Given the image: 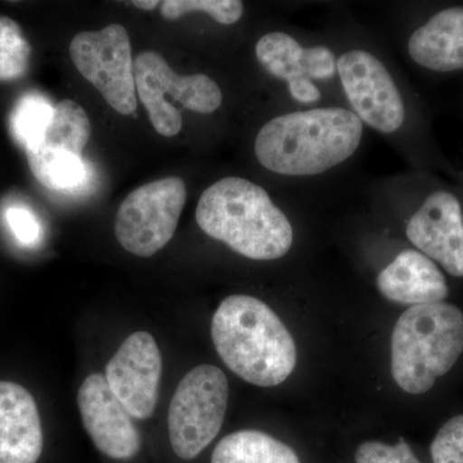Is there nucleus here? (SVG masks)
Wrapping results in <instances>:
<instances>
[{"instance_id":"nucleus-12","label":"nucleus","mask_w":463,"mask_h":463,"mask_svg":"<svg viewBox=\"0 0 463 463\" xmlns=\"http://www.w3.org/2000/svg\"><path fill=\"white\" fill-rule=\"evenodd\" d=\"M408 240L450 276L463 277L461 203L446 191L431 194L407 224Z\"/></svg>"},{"instance_id":"nucleus-14","label":"nucleus","mask_w":463,"mask_h":463,"mask_svg":"<svg viewBox=\"0 0 463 463\" xmlns=\"http://www.w3.org/2000/svg\"><path fill=\"white\" fill-rule=\"evenodd\" d=\"M380 294L392 303L425 306L443 303L449 288L447 279L430 258L416 250H405L377 277Z\"/></svg>"},{"instance_id":"nucleus-13","label":"nucleus","mask_w":463,"mask_h":463,"mask_svg":"<svg viewBox=\"0 0 463 463\" xmlns=\"http://www.w3.org/2000/svg\"><path fill=\"white\" fill-rule=\"evenodd\" d=\"M44 435L38 405L24 386L0 381V463H38Z\"/></svg>"},{"instance_id":"nucleus-19","label":"nucleus","mask_w":463,"mask_h":463,"mask_svg":"<svg viewBox=\"0 0 463 463\" xmlns=\"http://www.w3.org/2000/svg\"><path fill=\"white\" fill-rule=\"evenodd\" d=\"M90 132V121L85 109L74 100L63 99L54 106L50 127L42 143L83 156Z\"/></svg>"},{"instance_id":"nucleus-21","label":"nucleus","mask_w":463,"mask_h":463,"mask_svg":"<svg viewBox=\"0 0 463 463\" xmlns=\"http://www.w3.org/2000/svg\"><path fill=\"white\" fill-rule=\"evenodd\" d=\"M32 47L12 18L0 17V81L17 80L29 67Z\"/></svg>"},{"instance_id":"nucleus-26","label":"nucleus","mask_w":463,"mask_h":463,"mask_svg":"<svg viewBox=\"0 0 463 463\" xmlns=\"http://www.w3.org/2000/svg\"><path fill=\"white\" fill-rule=\"evenodd\" d=\"M289 94L292 99L300 103H315L321 99V91L313 84V81L307 78L297 79V80L289 81Z\"/></svg>"},{"instance_id":"nucleus-18","label":"nucleus","mask_w":463,"mask_h":463,"mask_svg":"<svg viewBox=\"0 0 463 463\" xmlns=\"http://www.w3.org/2000/svg\"><path fill=\"white\" fill-rule=\"evenodd\" d=\"M26 155L33 175L48 190H78L87 182L88 167L80 155L44 143L27 149Z\"/></svg>"},{"instance_id":"nucleus-25","label":"nucleus","mask_w":463,"mask_h":463,"mask_svg":"<svg viewBox=\"0 0 463 463\" xmlns=\"http://www.w3.org/2000/svg\"><path fill=\"white\" fill-rule=\"evenodd\" d=\"M5 219L18 242L25 246H35L39 243L42 239V225L32 210L23 206L11 207Z\"/></svg>"},{"instance_id":"nucleus-24","label":"nucleus","mask_w":463,"mask_h":463,"mask_svg":"<svg viewBox=\"0 0 463 463\" xmlns=\"http://www.w3.org/2000/svg\"><path fill=\"white\" fill-rule=\"evenodd\" d=\"M355 463H422L414 455L412 448L399 438L394 446L383 441L368 440L362 443L355 452Z\"/></svg>"},{"instance_id":"nucleus-22","label":"nucleus","mask_w":463,"mask_h":463,"mask_svg":"<svg viewBox=\"0 0 463 463\" xmlns=\"http://www.w3.org/2000/svg\"><path fill=\"white\" fill-rule=\"evenodd\" d=\"M192 12H205L216 23L232 25L241 20L243 3L240 0H165L161 14L166 20H178Z\"/></svg>"},{"instance_id":"nucleus-27","label":"nucleus","mask_w":463,"mask_h":463,"mask_svg":"<svg viewBox=\"0 0 463 463\" xmlns=\"http://www.w3.org/2000/svg\"><path fill=\"white\" fill-rule=\"evenodd\" d=\"M130 5H133L134 7L137 8L145 9V11H151V9L160 5L161 2H157V0H134Z\"/></svg>"},{"instance_id":"nucleus-10","label":"nucleus","mask_w":463,"mask_h":463,"mask_svg":"<svg viewBox=\"0 0 463 463\" xmlns=\"http://www.w3.org/2000/svg\"><path fill=\"white\" fill-rule=\"evenodd\" d=\"M163 356L156 340L134 332L106 365V381L133 419L147 420L156 410Z\"/></svg>"},{"instance_id":"nucleus-1","label":"nucleus","mask_w":463,"mask_h":463,"mask_svg":"<svg viewBox=\"0 0 463 463\" xmlns=\"http://www.w3.org/2000/svg\"><path fill=\"white\" fill-rule=\"evenodd\" d=\"M212 339L224 364L251 385H281L297 368L294 337L260 298H225L213 316Z\"/></svg>"},{"instance_id":"nucleus-2","label":"nucleus","mask_w":463,"mask_h":463,"mask_svg":"<svg viewBox=\"0 0 463 463\" xmlns=\"http://www.w3.org/2000/svg\"><path fill=\"white\" fill-rule=\"evenodd\" d=\"M364 125L345 109L291 112L268 121L255 139L259 163L282 175L327 172L354 155Z\"/></svg>"},{"instance_id":"nucleus-5","label":"nucleus","mask_w":463,"mask_h":463,"mask_svg":"<svg viewBox=\"0 0 463 463\" xmlns=\"http://www.w3.org/2000/svg\"><path fill=\"white\" fill-rule=\"evenodd\" d=\"M228 386L223 371L213 364L192 368L170 402L167 432L174 456L190 462L218 437L227 413Z\"/></svg>"},{"instance_id":"nucleus-16","label":"nucleus","mask_w":463,"mask_h":463,"mask_svg":"<svg viewBox=\"0 0 463 463\" xmlns=\"http://www.w3.org/2000/svg\"><path fill=\"white\" fill-rule=\"evenodd\" d=\"M408 53L432 71L463 70V7L444 9L417 29L408 42Z\"/></svg>"},{"instance_id":"nucleus-20","label":"nucleus","mask_w":463,"mask_h":463,"mask_svg":"<svg viewBox=\"0 0 463 463\" xmlns=\"http://www.w3.org/2000/svg\"><path fill=\"white\" fill-rule=\"evenodd\" d=\"M54 106L42 94L29 93L21 97L12 111L9 125L14 139L24 148L41 145L50 127Z\"/></svg>"},{"instance_id":"nucleus-7","label":"nucleus","mask_w":463,"mask_h":463,"mask_svg":"<svg viewBox=\"0 0 463 463\" xmlns=\"http://www.w3.org/2000/svg\"><path fill=\"white\" fill-rule=\"evenodd\" d=\"M187 200L178 176L147 183L130 192L115 218V236L130 254L154 257L172 241Z\"/></svg>"},{"instance_id":"nucleus-3","label":"nucleus","mask_w":463,"mask_h":463,"mask_svg":"<svg viewBox=\"0 0 463 463\" xmlns=\"http://www.w3.org/2000/svg\"><path fill=\"white\" fill-rule=\"evenodd\" d=\"M197 224L203 233L252 260L285 257L294 242L288 216L260 185L230 176L201 194Z\"/></svg>"},{"instance_id":"nucleus-17","label":"nucleus","mask_w":463,"mask_h":463,"mask_svg":"<svg viewBox=\"0 0 463 463\" xmlns=\"http://www.w3.org/2000/svg\"><path fill=\"white\" fill-rule=\"evenodd\" d=\"M210 463L301 462L297 452L279 439L260 430H240L219 440Z\"/></svg>"},{"instance_id":"nucleus-9","label":"nucleus","mask_w":463,"mask_h":463,"mask_svg":"<svg viewBox=\"0 0 463 463\" xmlns=\"http://www.w3.org/2000/svg\"><path fill=\"white\" fill-rule=\"evenodd\" d=\"M341 84L356 116L377 132L394 133L404 123V103L388 69L365 51H350L337 61Z\"/></svg>"},{"instance_id":"nucleus-4","label":"nucleus","mask_w":463,"mask_h":463,"mask_svg":"<svg viewBox=\"0 0 463 463\" xmlns=\"http://www.w3.org/2000/svg\"><path fill=\"white\" fill-rule=\"evenodd\" d=\"M463 354V312L453 304L414 306L399 317L392 335V374L398 388L422 395Z\"/></svg>"},{"instance_id":"nucleus-23","label":"nucleus","mask_w":463,"mask_h":463,"mask_svg":"<svg viewBox=\"0 0 463 463\" xmlns=\"http://www.w3.org/2000/svg\"><path fill=\"white\" fill-rule=\"evenodd\" d=\"M432 463H463V414L448 420L432 439Z\"/></svg>"},{"instance_id":"nucleus-15","label":"nucleus","mask_w":463,"mask_h":463,"mask_svg":"<svg viewBox=\"0 0 463 463\" xmlns=\"http://www.w3.org/2000/svg\"><path fill=\"white\" fill-rule=\"evenodd\" d=\"M259 63L274 78L294 81L297 79H331L336 71L335 54L326 47L304 48L291 35L270 33L255 47Z\"/></svg>"},{"instance_id":"nucleus-6","label":"nucleus","mask_w":463,"mask_h":463,"mask_svg":"<svg viewBox=\"0 0 463 463\" xmlns=\"http://www.w3.org/2000/svg\"><path fill=\"white\" fill-rule=\"evenodd\" d=\"M134 80L152 127L167 138L181 132L183 118L178 109L165 102L166 94L185 109L203 115L213 114L223 102V93L212 78L203 74H175L165 58L154 51L143 52L136 58Z\"/></svg>"},{"instance_id":"nucleus-11","label":"nucleus","mask_w":463,"mask_h":463,"mask_svg":"<svg viewBox=\"0 0 463 463\" xmlns=\"http://www.w3.org/2000/svg\"><path fill=\"white\" fill-rule=\"evenodd\" d=\"M78 407L85 431L100 455L115 462H129L141 453V434L109 389L105 374L93 373L84 380Z\"/></svg>"},{"instance_id":"nucleus-8","label":"nucleus","mask_w":463,"mask_h":463,"mask_svg":"<svg viewBox=\"0 0 463 463\" xmlns=\"http://www.w3.org/2000/svg\"><path fill=\"white\" fill-rule=\"evenodd\" d=\"M70 57L116 112H136L132 44L124 26L112 24L99 32L78 33L70 44Z\"/></svg>"}]
</instances>
